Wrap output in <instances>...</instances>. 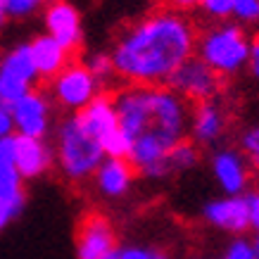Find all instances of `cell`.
Returning a JSON list of instances; mask_svg holds the SVG:
<instances>
[{
	"label": "cell",
	"instance_id": "obj_1",
	"mask_svg": "<svg viewBox=\"0 0 259 259\" xmlns=\"http://www.w3.org/2000/svg\"><path fill=\"white\" fill-rule=\"evenodd\" d=\"M114 98L119 128L131 141L128 162L148 179L169 176V152L186 141V100L164 86H126Z\"/></svg>",
	"mask_w": 259,
	"mask_h": 259
},
{
	"label": "cell",
	"instance_id": "obj_2",
	"mask_svg": "<svg viewBox=\"0 0 259 259\" xmlns=\"http://www.w3.org/2000/svg\"><path fill=\"white\" fill-rule=\"evenodd\" d=\"M195 26L179 12L159 10L131 24L112 48L114 74L128 86H166L195 55Z\"/></svg>",
	"mask_w": 259,
	"mask_h": 259
},
{
	"label": "cell",
	"instance_id": "obj_3",
	"mask_svg": "<svg viewBox=\"0 0 259 259\" xmlns=\"http://www.w3.org/2000/svg\"><path fill=\"white\" fill-rule=\"evenodd\" d=\"M105 162V150L93 136L81 126L79 117L71 114L57 128V166L64 179L86 181L95 176L98 166Z\"/></svg>",
	"mask_w": 259,
	"mask_h": 259
},
{
	"label": "cell",
	"instance_id": "obj_4",
	"mask_svg": "<svg viewBox=\"0 0 259 259\" xmlns=\"http://www.w3.org/2000/svg\"><path fill=\"white\" fill-rule=\"evenodd\" d=\"M250 48L252 40L238 24L221 22L197 38L195 55L224 79V76H236L238 71L247 67Z\"/></svg>",
	"mask_w": 259,
	"mask_h": 259
},
{
	"label": "cell",
	"instance_id": "obj_5",
	"mask_svg": "<svg viewBox=\"0 0 259 259\" xmlns=\"http://www.w3.org/2000/svg\"><path fill=\"white\" fill-rule=\"evenodd\" d=\"M98 95H100V81L93 76V71L86 67V62L71 60L69 67L50 81V100L57 102L62 110L71 112V114H79Z\"/></svg>",
	"mask_w": 259,
	"mask_h": 259
},
{
	"label": "cell",
	"instance_id": "obj_6",
	"mask_svg": "<svg viewBox=\"0 0 259 259\" xmlns=\"http://www.w3.org/2000/svg\"><path fill=\"white\" fill-rule=\"evenodd\" d=\"M38 71L33 64L29 43L15 46L0 57V105H17L26 93L33 91Z\"/></svg>",
	"mask_w": 259,
	"mask_h": 259
},
{
	"label": "cell",
	"instance_id": "obj_7",
	"mask_svg": "<svg viewBox=\"0 0 259 259\" xmlns=\"http://www.w3.org/2000/svg\"><path fill=\"white\" fill-rule=\"evenodd\" d=\"M166 88H171L183 100H193L197 105V102L214 100V95L221 88V76L214 69H209L197 55H193L174 71Z\"/></svg>",
	"mask_w": 259,
	"mask_h": 259
},
{
	"label": "cell",
	"instance_id": "obj_8",
	"mask_svg": "<svg viewBox=\"0 0 259 259\" xmlns=\"http://www.w3.org/2000/svg\"><path fill=\"white\" fill-rule=\"evenodd\" d=\"M119 252L117 231L100 212H88L76 226V257L79 259H112Z\"/></svg>",
	"mask_w": 259,
	"mask_h": 259
},
{
	"label": "cell",
	"instance_id": "obj_9",
	"mask_svg": "<svg viewBox=\"0 0 259 259\" xmlns=\"http://www.w3.org/2000/svg\"><path fill=\"white\" fill-rule=\"evenodd\" d=\"M43 24L46 33L64 46L71 55L83 46V24H81V12L69 0H50L43 10Z\"/></svg>",
	"mask_w": 259,
	"mask_h": 259
},
{
	"label": "cell",
	"instance_id": "obj_10",
	"mask_svg": "<svg viewBox=\"0 0 259 259\" xmlns=\"http://www.w3.org/2000/svg\"><path fill=\"white\" fill-rule=\"evenodd\" d=\"M15 119V136H29V138H46L53 124V100L43 91L33 88L22 100L10 107Z\"/></svg>",
	"mask_w": 259,
	"mask_h": 259
},
{
	"label": "cell",
	"instance_id": "obj_11",
	"mask_svg": "<svg viewBox=\"0 0 259 259\" xmlns=\"http://www.w3.org/2000/svg\"><path fill=\"white\" fill-rule=\"evenodd\" d=\"M202 217L209 226L243 236L250 226V207L245 195H224L219 200H209L202 207Z\"/></svg>",
	"mask_w": 259,
	"mask_h": 259
},
{
	"label": "cell",
	"instance_id": "obj_12",
	"mask_svg": "<svg viewBox=\"0 0 259 259\" xmlns=\"http://www.w3.org/2000/svg\"><path fill=\"white\" fill-rule=\"evenodd\" d=\"M12 155L15 166L24 181L38 179L53 166V150L46 138H29V136H12Z\"/></svg>",
	"mask_w": 259,
	"mask_h": 259
},
{
	"label": "cell",
	"instance_id": "obj_13",
	"mask_svg": "<svg viewBox=\"0 0 259 259\" xmlns=\"http://www.w3.org/2000/svg\"><path fill=\"white\" fill-rule=\"evenodd\" d=\"M76 117H79L81 126L93 136L95 141L100 143L102 148L121 131V128H119V114H117V107H114V98H112V95L100 93L88 107H83Z\"/></svg>",
	"mask_w": 259,
	"mask_h": 259
},
{
	"label": "cell",
	"instance_id": "obj_14",
	"mask_svg": "<svg viewBox=\"0 0 259 259\" xmlns=\"http://www.w3.org/2000/svg\"><path fill=\"white\" fill-rule=\"evenodd\" d=\"M212 174L226 195H243V190L247 188V159L238 150H217L212 155Z\"/></svg>",
	"mask_w": 259,
	"mask_h": 259
},
{
	"label": "cell",
	"instance_id": "obj_15",
	"mask_svg": "<svg viewBox=\"0 0 259 259\" xmlns=\"http://www.w3.org/2000/svg\"><path fill=\"white\" fill-rule=\"evenodd\" d=\"M136 169L128 159H119V157H105L98 171H95L93 181H95V188L100 190L105 197H124L131 186H134V179H136Z\"/></svg>",
	"mask_w": 259,
	"mask_h": 259
},
{
	"label": "cell",
	"instance_id": "obj_16",
	"mask_svg": "<svg viewBox=\"0 0 259 259\" xmlns=\"http://www.w3.org/2000/svg\"><path fill=\"white\" fill-rule=\"evenodd\" d=\"M29 50H31L33 64H36V71H38V79L53 81L62 69H67L71 62V53L64 46H60L53 36L48 33H40L29 43Z\"/></svg>",
	"mask_w": 259,
	"mask_h": 259
},
{
	"label": "cell",
	"instance_id": "obj_17",
	"mask_svg": "<svg viewBox=\"0 0 259 259\" xmlns=\"http://www.w3.org/2000/svg\"><path fill=\"white\" fill-rule=\"evenodd\" d=\"M190 136L200 145H212L226 134V114L214 100L197 102L190 112Z\"/></svg>",
	"mask_w": 259,
	"mask_h": 259
},
{
	"label": "cell",
	"instance_id": "obj_18",
	"mask_svg": "<svg viewBox=\"0 0 259 259\" xmlns=\"http://www.w3.org/2000/svg\"><path fill=\"white\" fill-rule=\"evenodd\" d=\"M22 176L15 166V155H12V138L0 141V200L10 202H24V183Z\"/></svg>",
	"mask_w": 259,
	"mask_h": 259
},
{
	"label": "cell",
	"instance_id": "obj_19",
	"mask_svg": "<svg viewBox=\"0 0 259 259\" xmlns=\"http://www.w3.org/2000/svg\"><path fill=\"white\" fill-rule=\"evenodd\" d=\"M197 162H200V150L190 141H181L169 152V171L171 174L190 171L193 166H197Z\"/></svg>",
	"mask_w": 259,
	"mask_h": 259
},
{
	"label": "cell",
	"instance_id": "obj_20",
	"mask_svg": "<svg viewBox=\"0 0 259 259\" xmlns=\"http://www.w3.org/2000/svg\"><path fill=\"white\" fill-rule=\"evenodd\" d=\"M86 67L93 71V76L98 81H107L110 76H114V62H112L110 53H95L86 60Z\"/></svg>",
	"mask_w": 259,
	"mask_h": 259
},
{
	"label": "cell",
	"instance_id": "obj_21",
	"mask_svg": "<svg viewBox=\"0 0 259 259\" xmlns=\"http://www.w3.org/2000/svg\"><path fill=\"white\" fill-rule=\"evenodd\" d=\"M240 148H243V155L247 157V162L259 171V126H252L245 131L240 138Z\"/></svg>",
	"mask_w": 259,
	"mask_h": 259
},
{
	"label": "cell",
	"instance_id": "obj_22",
	"mask_svg": "<svg viewBox=\"0 0 259 259\" xmlns=\"http://www.w3.org/2000/svg\"><path fill=\"white\" fill-rule=\"evenodd\" d=\"M233 17L240 24H259V0H233Z\"/></svg>",
	"mask_w": 259,
	"mask_h": 259
},
{
	"label": "cell",
	"instance_id": "obj_23",
	"mask_svg": "<svg viewBox=\"0 0 259 259\" xmlns=\"http://www.w3.org/2000/svg\"><path fill=\"white\" fill-rule=\"evenodd\" d=\"M202 12L207 17H212V19H228V17H233V0H202Z\"/></svg>",
	"mask_w": 259,
	"mask_h": 259
},
{
	"label": "cell",
	"instance_id": "obj_24",
	"mask_svg": "<svg viewBox=\"0 0 259 259\" xmlns=\"http://www.w3.org/2000/svg\"><path fill=\"white\" fill-rule=\"evenodd\" d=\"M50 0H8L10 17H31L38 10H46Z\"/></svg>",
	"mask_w": 259,
	"mask_h": 259
},
{
	"label": "cell",
	"instance_id": "obj_25",
	"mask_svg": "<svg viewBox=\"0 0 259 259\" xmlns=\"http://www.w3.org/2000/svg\"><path fill=\"white\" fill-rule=\"evenodd\" d=\"M221 259H257L254 257V245L252 240H245L243 236H238L233 243L226 247Z\"/></svg>",
	"mask_w": 259,
	"mask_h": 259
},
{
	"label": "cell",
	"instance_id": "obj_26",
	"mask_svg": "<svg viewBox=\"0 0 259 259\" xmlns=\"http://www.w3.org/2000/svg\"><path fill=\"white\" fill-rule=\"evenodd\" d=\"M117 259H166V254L155 250V247H138V245H131V247H121V250L117 252Z\"/></svg>",
	"mask_w": 259,
	"mask_h": 259
},
{
	"label": "cell",
	"instance_id": "obj_27",
	"mask_svg": "<svg viewBox=\"0 0 259 259\" xmlns=\"http://www.w3.org/2000/svg\"><path fill=\"white\" fill-rule=\"evenodd\" d=\"M24 209V202H10V200H0V231H5V228L12 224V221L22 214Z\"/></svg>",
	"mask_w": 259,
	"mask_h": 259
},
{
	"label": "cell",
	"instance_id": "obj_28",
	"mask_svg": "<svg viewBox=\"0 0 259 259\" xmlns=\"http://www.w3.org/2000/svg\"><path fill=\"white\" fill-rule=\"evenodd\" d=\"M15 136V119L8 105H0V141H8Z\"/></svg>",
	"mask_w": 259,
	"mask_h": 259
},
{
	"label": "cell",
	"instance_id": "obj_29",
	"mask_svg": "<svg viewBox=\"0 0 259 259\" xmlns=\"http://www.w3.org/2000/svg\"><path fill=\"white\" fill-rule=\"evenodd\" d=\"M164 5H166V10L183 15V12H190V10L200 8V5H202V0H164Z\"/></svg>",
	"mask_w": 259,
	"mask_h": 259
},
{
	"label": "cell",
	"instance_id": "obj_30",
	"mask_svg": "<svg viewBox=\"0 0 259 259\" xmlns=\"http://www.w3.org/2000/svg\"><path fill=\"white\" fill-rule=\"evenodd\" d=\"M245 197H247V207H250V226L259 233V190Z\"/></svg>",
	"mask_w": 259,
	"mask_h": 259
},
{
	"label": "cell",
	"instance_id": "obj_31",
	"mask_svg": "<svg viewBox=\"0 0 259 259\" xmlns=\"http://www.w3.org/2000/svg\"><path fill=\"white\" fill-rule=\"evenodd\" d=\"M247 67H250L252 76L259 81V33L252 38V48H250V62H247Z\"/></svg>",
	"mask_w": 259,
	"mask_h": 259
},
{
	"label": "cell",
	"instance_id": "obj_32",
	"mask_svg": "<svg viewBox=\"0 0 259 259\" xmlns=\"http://www.w3.org/2000/svg\"><path fill=\"white\" fill-rule=\"evenodd\" d=\"M10 19V10H8V0H0V29L8 24Z\"/></svg>",
	"mask_w": 259,
	"mask_h": 259
},
{
	"label": "cell",
	"instance_id": "obj_33",
	"mask_svg": "<svg viewBox=\"0 0 259 259\" xmlns=\"http://www.w3.org/2000/svg\"><path fill=\"white\" fill-rule=\"evenodd\" d=\"M252 245H254V257L259 259V233L254 236V240H252Z\"/></svg>",
	"mask_w": 259,
	"mask_h": 259
},
{
	"label": "cell",
	"instance_id": "obj_34",
	"mask_svg": "<svg viewBox=\"0 0 259 259\" xmlns=\"http://www.w3.org/2000/svg\"><path fill=\"white\" fill-rule=\"evenodd\" d=\"M112 259H117V254H114V257H112Z\"/></svg>",
	"mask_w": 259,
	"mask_h": 259
}]
</instances>
